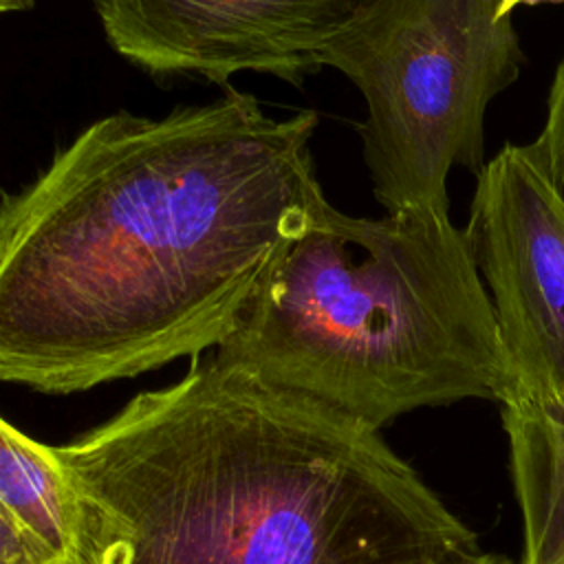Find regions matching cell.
<instances>
[{
    "instance_id": "12",
    "label": "cell",
    "mask_w": 564,
    "mask_h": 564,
    "mask_svg": "<svg viewBox=\"0 0 564 564\" xmlns=\"http://www.w3.org/2000/svg\"><path fill=\"white\" fill-rule=\"evenodd\" d=\"M540 2H562V0H502L498 15L500 18H509V15H513V11L518 7H522V4H540Z\"/></svg>"
},
{
    "instance_id": "11",
    "label": "cell",
    "mask_w": 564,
    "mask_h": 564,
    "mask_svg": "<svg viewBox=\"0 0 564 564\" xmlns=\"http://www.w3.org/2000/svg\"><path fill=\"white\" fill-rule=\"evenodd\" d=\"M513 401V399H511ZM524 403V401H522ZM531 405V403H529ZM535 410H540L544 416H549L553 423H557V425H562L564 427V394H560V397H553V399H549V401H544V403H538V405H533Z\"/></svg>"
},
{
    "instance_id": "1",
    "label": "cell",
    "mask_w": 564,
    "mask_h": 564,
    "mask_svg": "<svg viewBox=\"0 0 564 564\" xmlns=\"http://www.w3.org/2000/svg\"><path fill=\"white\" fill-rule=\"evenodd\" d=\"M317 123L227 88L86 126L0 196V381L68 394L216 348L324 198Z\"/></svg>"
},
{
    "instance_id": "2",
    "label": "cell",
    "mask_w": 564,
    "mask_h": 564,
    "mask_svg": "<svg viewBox=\"0 0 564 564\" xmlns=\"http://www.w3.org/2000/svg\"><path fill=\"white\" fill-rule=\"evenodd\" d=\"M57 456L86 564H467L482 553L379 430L214 355Z\"/></svg>"
},
{
    "instance_id": "14",
    "label": "cell",
    "mask_w": 564,
    "mask_h": 564,
    "mask_svg": "<svg viewBox=\"0 0 564 564\" xmlns=\"http://www.w3.org/2000/svg\"><path fill=\"white\" fill-rule=\"evenodd\" d=\"M33 7V0H0V13H13V11H26Z\"/></svg>"
},
{
    "instance_id": "6",
    "label": "cell",
    "mask_w": 564,
    "mask_h": 564,
    "mask_svg": "<svg viewBox=\"0 0 564 564\" xmlns=\"http://www.w3.org/2000/svg\"><path fill=\"white\" fill-rule=\"evenodd\" d=\"M370 0H90L110 46L152 75L291 84L324 68L326 44Z\"/></svg>"
},
{
    "instance_id": "5",
    "label": "cell",
    "mask_w": 564,
    "mask_h": 564,
    "mask_svg": "<svg viewBox=\"0 0 564 564\" xmlns=\"http://www.w3.org/2000/svg\"><path fill=\"white\" fill-rule=\"evenodd\" d=\"M463 229L507 361L505 401L564 394V205L520 143L502 145L476 174Z\"/></svg>"
},
{
    "instance_id": "10",
    "label": "cell",
    "mask_w": 564,
    "mask_h": 564,
    "mask_svg": "<svg viewBox=\"0 0 564 564\" xmlns=\"http://www.w3.org/2000/svg\"><path fill=\"white\" fill-rule=\"evenodd\" d=\"M0 564H51L0 502Z\"/></svg>"
},
{
    "instance_id": "8",
    "label": "cell",
    "mask_w": 564,
    "mask_h": 564,
    "mask_svg": "<svg viewBox=\"0 0 564 564\" xmlns=\"http://www.w3.org/2000/svg\"><path fill=\"white\" fill-rule=\"evenodd\" d=\"M522 527L518 564H564V427L522 401L500 403Z\"/></svg>"
},
{
    "instance_id": "9",
    "label": "cell",
    "mask_w": 564,
    "mask_h": 564,
    "mask_svg": "<svg viewBox=\"0 0 564 564\" xmlns=\"http://www.w3.org/2000/svg\"><path fill=\"white\" fill-rule=\"evenodd\" d=\"M520 150L564 205V57L557 62L546 93L542 128L529 143H520Z\"/></svg>"
},
{
    "instance_id": "4",
    "label": "cell",
    "mask_w": 564,
    "mask_h": 564,
    "mask_svg": "<svg viewBox=\"0 0 564 564\" xmlns=\"http://www.w3.org/2000/svg\"><path fill=\"white\" fill-rule=\"evenodd\" d=\"M502 0H370L324 48L364 97L357 126L383 212L449 209L452 167H485V115L527 62Z\"/></svg>"
},
{
    "instance_id": "7",
    "label": "cell",
    "mask_w": 564,
    "mask_h": 564,
    "mask_svg": "<svg viewBox=\"0 0 564 564\" xmlns=\"http://www.w3.org/2000/svg\"><path fill=\"white\" fill-rule=\"evenodd\" d=\"M0 502L51 564H86L82 511L57 447L0 416Z\"/></svg>"
},
{
    "instance_id": "3",
    "label": "cell",
    "mask_w": 564,
    "mask_h": 564,
    "mask_svg": "<svg viewBox=\"0 0 564 564\" xmlns=\"http://www.w3.org/2000/svg\"><path fill=\"white\" fill-rule=\"evenodd\" d=\"M214 357L372 430L425 408L509 397L494 308L449 209L366 218L324 196Z\"/></svg>"
},
{
    "instance_id": "13",
    "label": "cell",
    "mask_w": 564,
    "mask_h": 564,
    "mask_svg": "<svg viewBox=\"0 0 564 564\" xmlns=\"http://www.w3.org/2000/svg\"><path fill=\"white\" fill-rule=\"evenodd\" d=\"M467 564H518V562H513V560H509L505 555H498V553H485L482 551L476 560H471Z\"/></svg>"
}]
</instances>
